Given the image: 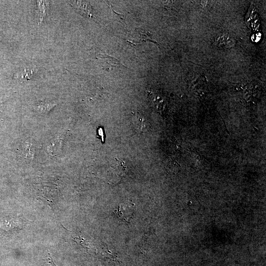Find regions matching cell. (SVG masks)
<instances>
[{
    "mask_svg": "<svg viewBox=\"0 0 266 266\" xmlns=\"http://www.w3.org/2000/svg\"><path fill=\"white\" fill-rule=\"evenodd\" d=\"M35 154L34 142L30 139L25 140L21 144V156L26 161H32Z\"/></svg>",
    "mask_w": 266,
    "mask_h": 266,
    "instance_id": "cell-1",
    "label": "cell"
},
{
    "mask_svg": "<svg viewBox=\"0 0 266 266\" xmlns=\"http://www.w3.org/2000/svg\"><path fill=\"white\" fill-rule=\"evenodd\" d=\"M71 5L80 14L86 17H94L90 3L85 1H70Z\"/></svg>",
    "mask_w": 266,
    "mask_h": 266,
    "instance_id": "cell-2",
    "label": "cell"
},
{
    "mask_svg": "<svg viewBox=\"0 0 266 266\" xmlns=\"http://www.w3.org/2000/svg\"><path fill=\"white\" fill-rule=\"evenodd\" d=\"M62 145V137L55 136L51 140L47 145V149L49 153L52 155L57 154L60 152Z\"/></svg>",
    "mask_w": 266,
    "mask_h": 266,
    "instance_id": "cell-3",
    "label": "cell"
},
{
    "mask_svg": "<svg viewBox=\"0 0 266 266\" xmlns=\"http://www.w3.org/2000/svg\"><path fill=\"white\" fill-rule=\"evenodd\" d=\"M56 103L52 101H41L37 103L34 106V109L40 114H47L55 106Z\"/></svg>",
    "mask_w": 266,
    "mask_h": 266,
    "instance_id": "cell-4",
    "label": "cell"
},
{
    "mask_svg": "<svg viewBox=\"0 0 266 266\" xmlns=\"http://www.w3.org/2000/svg\"><path fill=\"white\" fill-rule=\"evenodd\" d=\"M36 4L38 9L39 22L41 23L48 13L50 2L49 1L38 0Z\"/></svg>",
    "mask_w": 266,
    "mask_h": 266,
    "instance_id": "cell-5",
    "label": "cell"
},
{
    "mask_svg": "<svg viewBox=\"0 0 266 266\" xmlns=\"http://www.w3.org/2000/svg\"><path fill=\"white\" fill-rule=\"evenodd\" d=\"M133 122L135 127L141 132L146 131L147 124L144 118L137 116L133 118Z\"/></svg>",
    "mask_w": 266,
    "mask_h": 266,
    "instance_id": "cell-6",
    "label": "cell"
},
{
    "mask_svg": "<svg viewBox=\"0 0 266 266\" xmlns=\"http://www.w3.org/2000/svg\"><path fill=\"white\" fill-rule=\"evenodd\" d=\"M229 36L226 35H222L217 38V42L222 46L231 45H232L233 40Z\"/></svg>",
    "mask_w": 266,
    "mask_h": 266,
    "instance_id": "cell-7",
    "label": "cell"
},
{
    "mask_svg": "<svg viewBox=\"0 0 266 266\" xmlns=\"http://www.w3.org/2000/svg\"><path fill=\"white\" fill-rule=\"evenodd\" d=\"M45 266H57L54 263L49 253H48L44 259Z\"/></svg>",
    "mask_w": 266,
    "mask_h": 266,
    "instance_id": "cell-8",
    "label": "cell"
},
{
    "mask_svg": "<svg viewBox=\"0 0 266 266\" xmlns=\"http://www.w3.org/2000/svg\"><path fill=\"white\" fill-rule=\"evenodd\" d=\"M98 133L100 134V136L101 137L102 140H103V133L102 132V130L101 128H100L98 130Z\"/></svg>",
    "mask_w": 266,
    "mask_h": 266,
    "instance_id": "cell-9",
    "label": "cell"
}]
</instances>
